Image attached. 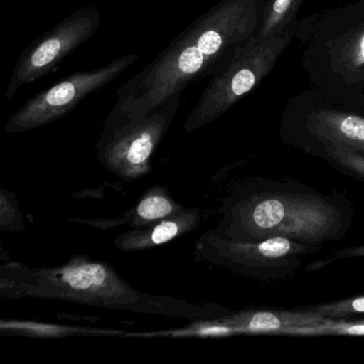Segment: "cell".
<instances>
[{"instance_id":"obj_4","label":"cell","mask_w":364,"mask_h":364,"mask_svg":"<svg viewBox=\"0 0 364 364\" xmlns=\"http://www.w3.org/2000/svg\"><path fill=\"white\" fill-rule=\"evenodd\" d=\"M301 65L311 88L349 107L364 101V0L316 12L298 23Z\"/></svg>"},{"instance_id":"obj_20","label":"cell","mask_w":364,"mask_h":364,"mask_svg":"<svg viewBox=\"0 0 364 364\" xmlns=\"http://www.w3.org/2000/svg\"><path fill=\"white\" fill-rule=\"evenodd\" d=\"M350 257H364V245L340 249V250L336 251L329 259L317 262V263L313 264V265L311 264V265L306 267V269L309 272L318 270L323 268V266L329 265L330 263H333V262H336L338 259H350Z\"/></svg>"},{"instance_id":"obj_16","label":"cell","mask_w":364,"mask_h":364,"mask_svg":"<svg viewBox=\"0 0 364 364\" xmlns=\"http://www.w3.org/2000/svg\"><path fill=\"white\" fill-rule=\"evenodd\" d=\"M306 0H268L255 37L265 39L298 24V12Z\"/></svg>"},{"instance_id":"obj_13","label":"cell","mask_w":364,"mask_h":364,"mask_svg":"<svg viewBox=\"0 0 364 364\" xmlns=\"http://www.w3.org/2000/svg\"><path fill=\"white\" fill-rule=\"evenodd\" d=\"M185 208L171 197L167 187L156 185L144 191L137 204L127 210L114 225H127L136 229L178 214Z\"/></svg>"},{"instance_id":"obj_5","label":"cell","mask_w":364,"mask_h":364,"mask_svg":"<svg viewBox=\"0 0 364 364\" xmlns=\"http://www.w3.org/2000/svg\"><path fill=\"white\" fill-rule=\"evenodd\" d=\"M297 25L265 39L255 36L240 46L231 58L213 74L199 101L185 120L184 131L191 133L214 122L253 92L272 73L295 39Z\"/></svg>"},{"instance_id":"obj_6","label":"cell","mask_w":364,"mask_h":364,"mask_svg":"<svg viewBox=\"0 0 364 364\" xmlns=\"http://www.w3.org/2000/svg\"><path fill=\"white\" fill-rule=\"evenodd\" d=\"M181 95L144 116L108 114L95 149L103 167L132 182L152 171L151 159L165 137L181 106Z\"/></svg>"},{"instance_id":"obj_10","label":"cell","mask_w":364,"mask_h":364,"mask_svg":"<svg viewBox=\"0 0 364 364\" xmlns=\"http://www.w3.org/2000/svg\"><path fill=\"white\" fill-rule=\"evenodd\" d=\"M100 25L99 9L93 5L85 6L31 42L16 61L6 99L11 100L22 87L52 73L76 48L97 33Z\"/></svg>"},{"instance_id":"obj_1","label":"cell","mask_w":364,"mask_h":364,"mask_svg":"<svg viewBox=\"0 0 364 364\" xmlns=\"http://www.w3.org/2000/svg\"><path fill=\"white\" fill-rule=\"evenodd\" d=\"M268 0H219L117 91L109 114L144 116L197 80L212 76L257 35Z\"/></svg>"},{"instance_id":"obj_21","label":"cell","mask_w":364,"mask_h":364,"mask_svg":"<svg viewBox=\"0 0 364 364\" xmlns=\"http://www.w3.org/2000/svg\"><path fill=\"white\" fill-rule=\"evenodd\" d=\"M359 109H361L362 112H364V101L362 102L361 105H360Z\"/></svg>"},{"instance_id":"obj_2","label":"cell","mask_w":364,"mask_h":364,"mask_svg":"<svg viewBox=\"0 0 364 364\" xmlns=\"http://www.w3.org/2000/svg\"><path fill=\"white\" fill-rule=\"evenodd\" d=\"M0 295L8 299L63 300L189 321L219 318L230 313L216 304L142 293L125 282L109 264L93 261L84 255H75L56 267L5 264L0 268Z\"/></svg>"},{"instance_id":"obj_7","label":"cell","mask_w":364,"mask_h":364,"mask_svg":"<svg viewBox=\"0 0 364 364\" xmlns=\"http://www.w3.org/2000/svg\"><path fill=\"white\" fill-rule=\"evenodd\" d=\"M321 250V246L284 236L244 242L208 230L196 242L193 253L197 261L206 262L240 276L257 280H279L302 267L301 257Z\"/></svg>"},{"instance_id":"obj_12","label":"cell","mask_w":364,"mask_h":364,"mask_svg":"<svg viewBox=\"0 0 364 364\" xmlns=\"http://www.w3.org/2000/svg\"><path fill=\"white\" fill-rule=\"evenodd\" d=\"M236 334H279L291 327L312 326L326 317L306 308L297 311L245 310L221 317Z\"/></svg>"},{"instance_id":"obj_3","label":"cell","mask_w":364,"mask_h":364,"mask_svg":"<svg viewBox=\"0 0 364 364\" xmlns=\"http://www.w3.org/2000/svg\"><path fill=\"white\" fill-rule=\"evenodd\" d=\"M213 231L244 242L284 236L321 246L343 240L353 223L344 200L300 185L253 182L240 185L225 200Z\"/></svg>"},{"instance_id":"obj_9","label":"cell","mask_w":364,"mask_h":364,"mask_svg":"<svg viewBox=\"0 0 364 364\" xmlns=\"http://www.w3.org/2000/svg\"><path fill=\"white\" fill-rule=\"evenodd\" d=\"M138 59L139 55H125L100 69L76 72L67 76L54 86L37 93L18 108L8 120L6 133H24L56 122L89 95L116 80Z\"/></svg>"},{"instance_id":"obj_19","label":"cell","mask_w":364,"mask_h":364,"mask_svg":"<svg viewBox=\"0 0 364 364\" xmlns=\"http://www.w3.org/2000/svg\"><path fill=\"white\" fill-rule=\"evenodd\" d=\"M0 193V229L1 231H23L25 225L16 196L6 189H1Z\"/></svg>"},{"instance_id":"obj_11","label":"cell","mask_w":364,"mask_h":364,"mask_svg":"<svg viewBox=\"0 0 364 364\" xmlns=\"http://www.w3.org/2000/svg\"><path fill=\"white\" fill-rule=\"evenodd\" d=\"M200 223L201 212L199 208H185L167 218L119 234L114 238V246L123 252L148 250L195 231Z\"/></svg>"},{"instance_id":"obj_17","label":"cell","mask_w":364,"mask_h":364,"mask_svg":"<svg viewBox=\"0 0 364 364\" xmlns=\"http://www.w3.org/2000/svg\"><path fill=\"white\" fill-rule=\"evenodd\" d=\"M280 336H364V321L326 318L316 325L289 328L281 332Z\"/></svg>"},{"instance_id":"obj_18","label":"cell","mask_w":364,"mask_h":364,"mask_svg":"<svg viewBox=\"0 0 364 364\" xmlns=\"http://www.w3.org/2000/svg\"><path fill=\"white\" fill-rule=\"evenodd\" d=\"M306 309L326 318H343L349 315L363 314L364 295L329 302V304H316V306H308Z\"/></svg>"},{"instance_id":"obj_15","label":"cell","mask_w":364,"mask_h":364,"mask_svg":"<svg viewBox=\"0 0 364 364\" xmlns=\"http://www.w3.org/2000/svg\"><path fill=\"white\" fill-rule=\"evenodd\" d=\"M304 152L327 161L338 171L364 182V154L338 144H316Z\"/></svg>"},{"instance_id":"obj_14","label":"cell","mask_w":364,"mask_h":364,"mask_svg":"<svg viewBox=\"0 0 364 364\" xmlns=\"http://www.w3.org/2000/svg\"><path fill=\"white\" fill-rule=\"evenodd\" d=\"M1 333L16 336H35L41 338H68L78 336H127L121 330L92 329V328L71 327V326L42 323L37 321H1Z\"/></svg>"},{"instance_id":"obj_8","label":"cell","mask_w":364,"mask_h":364,"mask_svg":"<svg viewBox=\"0 0 364 364\" xmlns=\"http://www.w3.org/2000/svg\"><path fill=\"white\" fill-rule=\"evenodd\" d=\"M279 134L291 148L338 144L364 154V112L336 103L310 87L287 102Z\"/></svg>"}]
</instances>
